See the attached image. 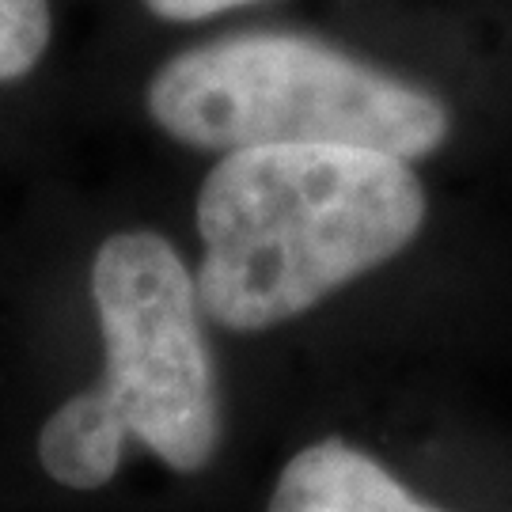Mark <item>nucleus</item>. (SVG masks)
Instances as JSON below:
<instances>
[{
	"label": "nucleus",
	"instance_id": "2",
	"mask_svg": "<svg viewBox=\"0 0 512 512\" xmlns=\"http://www.w3.org/2000/svg\"><path fill=\"white\" fill-rule=\"evenodd\" d=\"M92 300L103 380L46 418L42 471L69 490H103L129 437L179 475L205 471L220 448V391L198 281L179 251L156 232L103 239Z\"/></svg>",
	"mask_w": 512,
	"mask_h": 512
},
{
	"label": "nucleus",
	"instance_id": "6",
	"mask_svg": "<svg viewBox=\"0 0 512 512\" xmlns=\"http://www.w3.org/2000/svg\"><path fill=\"white\" fill-rule=\"evenodd\" d=\"M148 12L160 19H171V23H198V19L220 16L228 8H239V4H255V0H145Z\"/></svg>",
	"mask_w": 512,
	"mask_h": 512
},
{
	"label": "nucleus",
	"instance_id": "5",
	"mask_svg": "<svg viewBox=\"0 0 512 512\" xmlns=\"http://www.w3.org/2000/svg\"><path fill=\"white\" fill-rule=\"evenodd\" d=\"M50 0H0V84L35 69L50 46Z\"/></svg>",
	"mask_w": 512,
	"mask_h": 512
},
{
	"label": "nucleus",
	"instance_id": "4",
	"mask_svg": "<svg viewBox=\"0 0 512 512\" xmlns=\"http://www.w3.org/2000/svg\"><path fill=\"white\" fill-rule=\"evenodd\" d=\"M266 512H440L421 505L380 459L342 437L300 448L277 478Z\"/></svg>",
	"mask_w": 512,
	"mask_h": 512
},
{
	"label": "nucleus",
	"instance_id": "3",
	"mask_svg": "<svg viewBox=\"0 0 512 512\" xmlns=\"http://www.w3.org/2000/svg\"><path fill=\"white\" fill-rule=\"evenodd\" d=\"M167 137L232 152L349 145L421 160L448 137L437 95L300 35H232L171 57L148 84Z\"/></svg>",
	"mask_w": 512,
	"mask_h": 512
},
{
	"label": "nucleus",
	"instance_id": "1",
	"mask_svg": "<svg viewBox=\"0 0 512 512\" xmlns=\"http://www.w3.org/2000/svg\"><path fill=\"white\" fill-rule=\"evenodd\" d=\"M425 224L410 160L349 145L232 148L198 194V300L258 334L403 255Z\"/></svg>",
	"mask_w": 512,
	"mask_h": 512
}]
</instances>
